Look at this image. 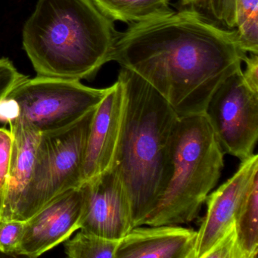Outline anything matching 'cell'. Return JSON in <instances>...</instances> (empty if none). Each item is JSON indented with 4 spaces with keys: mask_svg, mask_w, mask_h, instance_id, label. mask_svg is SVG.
Segmentation results:
<instances>
[{
    "mask_svg": "<svg viewBox=\"0 0 258 258\" xmlns=\"http://www.w3.org/2000/svg\"><path fill=\"white\" fill-rule=\"evenodd\" d=\"M247 57L235 30L171 10L117 32L109 61L146 80L182 117L205 114L213 94L242 70Z\"/></svg>",
    "mask_w": 258,
    "mask_h": 258,
    "instance_id": "6da1fadb",
    "label": "cell"
},
{
    "mask_svg": "<svg viewBox=\"0 0 258 258\" xmlns=\"http://www.w3.org/2000/svg\"><path fill=\"white\" fill-rule=\"evenodd\" d=\"M124 116L113 165L129 195L134 226L153 209L171 173L173 135L179 120L168 101L146 80L122 68Z\"/></svg>",
    "mask_w": 258,
    "mask_h": 258,
    "instance_id": "7a4b0ae2",
    "label": "cell"
},
{
    "mask_svg": "<svg viewBox=\"0 0 258 258\" xmlns=\"http://www.w3.org/2000/svg\"><path fill=\"white\" fill-rule=\"evenodd\" d=\"M117 34L93 0H39L22 43L37 76L81 81L109 62Z\"/></svg>",
    "mask_w": 258,
    "mask_h": 258,
    "instance_id": "3957f363",
    "label": "cell"
},
{
    "mask_svg": "<svg viewBox=\"0 0 258 258\" xmlns=\"http://www.w3.org/2000/svg\"><path fill=\"white\" fill-rule=\"evenodd\" d=\"M224 154L205 114L179 117L173 135L170 178L140 226L184 224L196 220L221 176Z\"/></svg>",
    "mask_w": 258,
    "mask_h": 258,
    "instance_id": "277c9868",
    "label": "cell"
},
{
    "mask_svg": "<svg viewBox=\"0 0 258 258\" xmlns=\"http://www.w3.org/2000/svg\"><path fill=\"white\" fill-rule=\"evenodd\" d=\"M95 109L67 127L41 133L37 173L16 220H28L58 195L84 183L83 167Z\"/></svg>",
    "mask_w": 258,
    "mask_h": 258,
    "instance_id": "5b68a950",
    "label": "cell"
},
{
    "mask_svg": "<svg viewBox=\"0 0 258 258\" xmlns=\"http://www.w3.org/2000/svg\"><path fill=\"white\" fill-rule=\"evenodd\" d=\"M107 90L92 88L79 81L28 77L7 96L16 104L18 117L47 133L78 121L97 107Z\"/></svg>",
    "mask_w": 258,
    "mask_h": 258,
    "instance_id": "8992f818",
    "label": "cell"
},
{
    "mask_svg": "<svg viewBox=\"0 0 258 258\" xmlns=\"http://www.w3.org/2000/svg\"><path fill=\"white\" fill-rule=\"evenodd\" d=\"M238 71L223 81L210 99L205 115L222 150L244 161L258 139V92Z\"/></svg>",
    "mask_w": 258,
    "mask_h": 258,
    "instance_id": "52a82bcc",
    "label": "cell"
},
{
    "mask_svg": "<svg viewBox=\"0 0 258 258\" xmlns=\"http://www.w3.org/2000/svg\"><path fill=\"white\" fill-rule=\"evenodd\" d=\"M85 208L80 229L120 240L134 228L129 195L115 166L84 182Z\"/></svg>",
    "mask_w": 258,
    "mask_h": 258,
    "instance_id": "ba28073f",
    "label": "cell"
},
{
    "mask_svg": "<svg viewBox=\"0 0 258 258\" xmlns=\"http://www.w3.org/2000/svg\"><path fill=\"white\" fill-rule=\"evenodd\" d=\"M85 208L84 183L54 198L25 220L19 255L37 257L81 228Z\"/></svg>",
    "mask_w": 258,
    "mask_h": 258,
    "instance_id": "9c48e42d",
    "label": "cell"
},
{
    "mask_svg": "<svg viewBox=\"0 0 258 258\" xmlns=\"http://www.w3.org/2000/svg\"><path fill=\"white\" fill-rule=\"evenodd\" d=\"M258 175V155L241 161V165L216 191L208 195L206 214L197 232L195 258H204L214 244L234 225L237 210L255 176Z\"/></svg>",
    "mask_w": 258,
    "mask_h": 258,
    "instance_id": "30bf717a",
    "label": "cell"
},
{
    "mask_svg": "<svg viewBox=\"0 0 258 258\" xmlns=\"http://www.w3.org/2000/svg\"><path fill=\"white\" fill-rule=\"evenodd\" d=\"M124 116V94L117 80L95 109L87 140L83 181L111 168L115 159Z\"/></svg>",
    "mask_w": 258,
    "mask_h": 258,
    "instance_id": "8fae6325",
    "label": "cell"
},
{
    "mask_svg": "<svg viewBox=\"0 0 258 258\" xmlns=\"http://www.w3.org/2000/svg\"><path fill=\"white\" fill-rule=\"evenodd\" d=\"M197 232L176 225L136 226L120 239L115 258H195Z\"/></svg>",
    "mask_w": 258,
    "mask_h": 258,
    "instance_id": "7c38bea8",
    "label": "cell"
},
{
    "mask_svg": "<svg viewBox=\"0 0 258 258\" xmlns=\"http://www.w3.org/2000/svg\"><path fill=\"white\" fill-rule=\"evenodd\" d=\"M9 124L13 138V152L8 189L0 218L16 220L24 197L37 173L41 133L19 117Z\"/></svg>",
    "mask_w": 258,
    "mask_h": 258,
    "instance_id": "4fadbf2b",
    "label": "cell"
},
{
    "mask_svg": "<svg viewBox=\"0 0 258 258\" xmlns=\"http://www.w3.org/2000/svg\"><path fill=\"white\" fill-rule=\"evenodd\" d=\"M111 21L137 24L171 11L170 0H93Z\"/></svg>",
    "mask_w": 258,
    "mask_h": 258,
    "instance_id": "5bb4252c",
    "label": "cell"
},
{
    "mask_svg": "<svg viewBox=\"0 0 258 258\" xmlns=\"http://www.w3.org/2000/svg\"><path fill=\"white\" fill-rule=\"evenodd\" d=\"M238 244L245 258H256L258 253V175L241 201L235 221Z\"/></svg>",
    "mask_w": 258,
    "mask_h": 258,
    "instance_id": "9a60e30c",
    "label": "cell"
},
{
    "mask_svg": "<svg viewBox=\"0 0 258 258\" xmlns=\"http://www.w3.org/2000/svg\"><path fill=\"white\" fill-rule=\"evenodd\" d=\"M120 241L81 229L72 239L66 240L64 251L71 258H115Z\"/></svg>",
    "mask_w": 258,
    "mask_h": 258,
    "instance_id": "2e32d148",
    "label": "cell"
},
{
    "mask_svg": "<svg viewBox=\"0 0 258 258\" xmlns=\"http://www.w3.org/2000/svg\"><path fill=\"white\" fill-rule=\"evenodd\" d=\"M237 39L246 53L258 54V0H238Z\"/></svg>",
    "mask_w": 258,
    "mask_h": 258,
    "instance_id": "e0dca14e",
    "label": "cell"
},
{
    "mask_svg": "<svg viewBox=\"0 0 258 258\" xmlns=\"http://www.w3.org/2000/svg\"><path fill=\"white\" fill-rule=\"evenodd\" d=\"M25 220L0 218V253L19 256Z\"/></svg>",
    "mask_w": 258,
    "mask_h": 258,
    "instance_id": "ac0fdd59",
    "label": "cell"
},
{
    "mask_svg": "<svg viewBox=\"0 0 258 258\" xmlns=\"http://www.w3.org/2000/svg\"><path fill=\"white\" fill-rule=\"evenodd\" d=\"M13 143V135L10 130L0 128V215L8 189Z\"/></svg>",
    "mask_w": 258,
    "mask_h": 258,
    "instance_id": "d6986e66",
    "label": "cell"
},
{
    "mask_svg": "<svg viewBox=\"0 0 258 258\" xmlns=\"http://www.w3.org/2000/svg\"><path fill=\"white\" fill-rule=\"evenodd\" d=\"M204 258H245L237 240L235 224L214 244Z\"/></svg>",
    "mask_w": 258,
    "mask_h": 258,
    "instance_id": "ffe728a7",
    "label": "cell"
},
{
    "mask_svg": "<svg viewBox=\"0 0 258 258\" xmlns=\"http://www.w3.org/2000/svg\"><path fill=\"white\" fill-rule=\"evenodd\" d=\"M26 77L18 71L9 58H0V99L6 97Z\"/></svg>",
    "mask_w": 258,
    "mask_h": 258,
    "instance_id": "44dd1931",
    "label": "cell"
},
{
    "mask_svg": "<svg viewBox=\"0 0 258 258\" xmlns=\"http://www.w3.org/2000/svg\"><path fill=\"white\" fill-rule=\"evenodd\" d=\"M244 62L246 64V70L243 72V77L245 80L247 85L258 92V58L257 55H252L247 56Z\"/></svg>",
    "mask_w": 258,
    "mask_h": 258,
    "instance_id": "7402d4cb",
    "label": "cell"
}]
</instances>
